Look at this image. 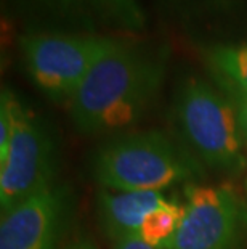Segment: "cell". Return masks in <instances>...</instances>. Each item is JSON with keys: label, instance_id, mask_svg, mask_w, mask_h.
<instances>
[{"label": "cell", "instance_id": "cell-1", "mask_svg": "<svg viewBox=\"0 0 247 249\" xmlns=\"http://www.w3.org/2000/svg\"><path fill=\"white\" fill-rule=\"evenodd\" d=\"M165 55L114 40L71 98L72 123L82 134H115L135 125L154 102Z\"/></svg>", "mask_w": 247, "mask_h": 249}, {"label": "cell", "instance_id": "cell-2", "mask_svg": "<svg viewBox=\"0 0 247 249\" xmlns=\"http://www.w3.org/2000/svg\"><path fill=\"white\" fill-rule=\"evenodd\" d=\"M93 177L113 192H162L201 176L191 151L177 146L159 130L115 135L93 158Z\"/></svg>", "mask_w": 247, "mask_h": 249}, {"label": "cell", "instance_id": "cell-3", "mask_svg": "<svg viewBox=\"0 0 247 249\" xmlns=\"http://www.w3.org/2000/svg\"><path fill=\"white\" fill-rule=\"evenodd\" d=\"M177 124L190 151L214 171L239 174L247 166L246 140L227 93L201 79H188L175 103Z\"/></svg>", "mask_w": 247, "mask_h": 249}, {"label": "cell", "instance_id": "cell-4", "mask_svg": "<svg viewBox=\"0 0 247 249\" xmlns=\"http://www.w3.org/2000/svg\"><path fill=\"white\" fill-rule=\"evenodd\" d=\"M115 39L88 34H28L21 39L33 82L53 102H71Z\"/></svg>", "mask_w": 247, "mask_h": 249}, {"label": "cell", "instance_id": "cell-5", "mask_svg": "<svg viewBox=\"0 0 247 249\" xmlns=\"http://www.w3.org/2000/svg\"><path fill=\"white\" fill-rule=\"evenodd\" d=\"M185 196L180 227L164 249H238L247 213L234 190L188 183Z\"/></svg>", "mask_w": 247, "mask_h": 249}, {"label": "cell", "instance_id": "cell-6", "mask_svg": "<svg viewBox=\"0 0 247 249\" xmlns=\"http://www.w3.org/2000/svg\"><path fill=\"white\" fill-rule=\"evenodd\" d=\"M53 143L34 113L16 102L15 130L7 156L0 161V209H13L40 190L50 187Z\"/></svg>", "mask_w": 247, "mask_h": 249}, {"label": "cell", "instance_id": "cell-7", "mask_svg": "<svg viewBox=\"0 0 247 249\" xmlns=\"http://www.w3.org/2000/svg\"><path fill=\"white\" fill-rule=\"evenodd\" d=\"M65 215V196L50 185L2 214L0 249H55Z\"/></svg>", "mask_w": 247, "mask_h": 249}, {"label": "cell", "instance_id": "cell-8", "mask_svg": "<svg viewBox=\"0 0 247 249\" xmlns=\"http://www.w3.org/2000/svg\"><path fill=\"white\" fill-rule=\"evenodd\" d=\"M170 201L162 192H113L103 188L98 196V214L106 235L115 243L136 238L148 214Z\"/></svg>", "mask_w": 247, "mask_h": 249}, {"label": "cell", "instance_id": "cell-9", "mask_svg": "<svg viewBox=\"0 0 247 249\" xmlns=\"http://www.w3.org/2000/svg\"><path fill=\"white\" fill-rule=\"evenodd\" d=\"M207 60L220 82L247 93V42L209 49Z\"/></svg>", "mask_w": 247, "mask_h": 249}, {"label": "cell", "instance_id": "cell-10", "mask_svg": "<svg viewBox=\"0 0 247 249\" xmlns=\"http://www.w3.org/2000/svg\"><path fill=\"white\" fill-rule=\"evenodd\" d=\"M181 214L183 206L178 204L175 199H172L169 204L148 214L140 227L136 238L157 249H164L180 227Z\"/></svg>", "mask_w": 247, "mask_h": 249}, {"label": "cell", "instance_id": "cell-11", "mask_svg": "<svg viewBox=\"0 0 247 249\" xmlns=\"http://www.w3.org/2000/svg\"><path fill=\"white\" fill-rule=\"evenodd\" d=\"M55 17L79 19L83 23L106 21L115 23V17L109 0H34Z\"/></svg>", "mask_w": 247, "mask_h": 249}, {"label": "cell", "instance_id": "cell-12", "mask_svg": "<svg viewBox=\"0 0 247 249\" xmlns=\"http://www.w3.org/2000/svg\"><path fill=\"white\" fill-rule=\"evenodd\" d=\"M18 98L13 92L3 90L0 97V161L7 156L10 142L15 130V108Z\"/></svg>", "mask_w": 247, "mask_h": 249}, {"label": "cell", "instance_id": "cell-13", "mask_svg": "<svg viewBox=\"0 0 247 249\" xmlns=\"http://www.w3.org/2000/svg\"><path fill=\"white\" fill-rule=\"evenodd\" d=\"M162 2L183 13L228 12L238 5V0H162Z\"/></svg>", "mask_w": 247, "mask_h": 249}, {"label": "cell", "instance_id": "cell-14", "mask_svg": "<svg viewBox=\"0 0 247 249\" xmlns=\"http://www.w3.org/2000/svg\"><path fill=\"white\" fill-rule=\"evenodd\" d=\"M115 17V23L129 29H138L143 26V13L136 0H109Z\"/></svg>", "mask_w": 247, "mask_h": 249}, {"label": "cell", "instance_id": "cell-15", "mask_svg": "<svg viewBox=\"0 0 247 249\" xmlns=\"http://www.w3.org/2000/svg\"><path fill=\"white\" fill-rule=\"evenodd\" d=\"M220 86H222V90L228 95L230 100L234 105L236 113H238V121H239V125H241V132H243V137H244L246 145H247V93L239 92L238 89L231 87V86H228V84H225V82H220Z\"/></svg>", "mask_w": 247, "mask_h": 249}, {"label": "cell", "instance_id": "cell-16", "mask_svg": "<svg viewBox=\"0 0 247 249\" xmlns=\"http://www.w3.org/2000/svg\"><path fill=\"white\" fill-rule=\"evenodd\" d=\"M114 249H157V248L141 241L140 238H127V240L115 241Z\"/></svg>", "mask_w": 247, "mask_h": 249}, {"label": "cell", "instance_id": "cell-17", "mask_svg": "<svg viewBox=\"0 0 247 249\" xmlns=\"http://www.w3.org/2000/svg\"><path fill=\"white\" fill-rule=\"evenodd\" d=\"M71 249H97V248L93 246L90 241H83V240H82V241L76 243V245L72 246Z\"/></svg>", "mask_w": 247, "mask_h": 249}, {"label": "cell", "instance_id": "cell-18", "mask_svg": "<svg viewBox=\"0 0 247 249\" xmlns=\"http://www.w3.org/2000/svg\"><path fill=\"white\" fill-rule=\"evenodd\" d=\"M244 192H246V199H247V174H246V180H244Z\"/></svg>", "mask_w": 247, "mask_h": 249}]
</instances>
